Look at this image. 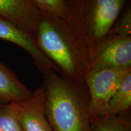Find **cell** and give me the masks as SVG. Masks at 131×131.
<instances>
[{
    "label": "cell",
    "mask_w": 131,
    "mask_h": 131,
    "mask_svg": "<svg viewBox=\"0 0 131 131\" xmlns=\"http://www.w3.org/2000/svg\"><path fill=\"white\" fill-rule=\"evenodd\" d=\"M35 40L63 76L83 80L91 69V52L80 25L78 0H72L71 11L64 17L42 15Z\"/></svg>",
    "instance_id": "6da1fadb"
},
{
    "label": "cell",
    "mask_w": 131,
    "mask_h": 131,
    "mask_svg": "<svg viewBox=\"0 0 131 131\" xmlns=\"http://www.w3.org/2000/svg\"><path fill=\"white\" fill-rule=\"evenodd\" d=\"M42 15L60 18L67 16L72 9V0H34Z\"/></svg>",
    "instance_id": "7c38bea8"
},
{
    "label": "cell",
    "mask_w": 131,
    "mask_h": 131,
    "mask_svg": "<svg viewBox=\"0 0 131 131\" xmlns=\"http://www.w3.org/2000/svg\"><path fill=\"white\" fill-rule=\"evenodd\" d=\"M42 77L45 114L54 131H93L89 93L84 81L70 79L55 71Z\"/></svg>",
    "instance_id": "7a4b0ae2"
},
{
    "label": "cell",
    "mask_w": 131,
    "mask_h": 131,
    "mask_svg": "<svg viewBox=\"0 0 131 131\" xmlns=\"http://www.w3.org/2000/svg\"><path fill=\"white\" fill-rule=\"evenodd\" d=\"M131 106V73L123 81L109 101L106 114L129 112Z\"/></svg>",
    "instance_id": "8fae6325"
},
{
    "label": "cell",
    "mask_w": 131,
    "mask_h": 131,
    "mask_svg": "<svg viewBox=\"0 0 131 131\" xmlns=\"http://www.w3.org/2000/svg\"><path fill=\"white\" fill-rule=\"evenodd\" d=\"M109 32L116 35L131 36L130 7H127L125 10L123 11Z\"/></svg>",
    "instance_id": "5bb4252c"
},
{
    "label": "cell",
    "mask_w": 131,
    "mask_h": 131,
    "mask_svg": "<svg viewBox=\"0 0 131 131\" xmlns=\"http://www.w3.org/2000/svg\"><path fill=\"white\" fill-rule=\"evenodd\" d=\"M0 17L35 38L42 15L34 0H0Z\"/></svg>",
    "instance_id": "8992f818"
},
{
    "label": "cell",
    "mask_w": 131,
    "mask_h": 131,
    "mask_svg": "<svg viewBox=\"0 0 131 131\" xmlns=\"http://www.w3.org/2000/svg\"><path fill=\"white\" fill-rule=\"evenodd\" d=\"M32 95V92L0 63V101L18 103L28 100Z\"/></svg>",
    "instance_id": "9c48e42d"
},
{
    "label": "cell",
    "mask_w": 131,
    "mask_h": 131,
    "mask_svg": "<svg viewBox=\"0 0 131 131\" xmlns=\"http://www.w3.org/2000/svg\"><path fill=\"white\" fill-rule=\"evenodd\" d=\"M130 73L131 68L91 69L86 73L83 81L89 93L91 118L106 114L111 98Z\"/></svg>",
    "instance_id": "277c9868"
},
{
    "label": "cell",
    "mask_w": 131,
    "mask_h": 131,
    "mask_svg": "<svg viewBox=\"0 0 131 131\" xmlns=\"http://www.w3.org/2000/svg\"><path fill=\"white\" fill-rule=\"evenodd\" d=\"M131 68V36L109 32L92 54L91 69Z\"/></svg>",
    "instance_id": "5b68a950"
},
{
    "label": "cell",
    "mask_w": 131,
    "mask_h": 131,
    "mask_svg": "<svg viewBox=\"0 0 131 131\" xmlns=\"http://www.w3.org/2000/svg\"><path fill=\"white\" fill-rule=\"evenodd\" d=\"M126 3L125 0H78L80 23L91 58L99 42L117 22Z\"/></svg>",
    "instance_id": "3957f363"
},
{
    "label": "cell",
    "mask_w": 131,
    "mask_h": 131,
    "mask_svg": "<svg viewBox=\"0 0 131 131\" xmlns=\"http://www.w3.org/2000/svg\"><path fill=\"white\" fill-rule=\"evenodd\" d=\"M45 100L42 84L28 100L17 103L18 117L24 131H54L46 115Z\"/></svg>",
    "instance_id": "ba28073f"
},
{
    "label": "cell",
    "mask_w": 131,
    "mask_h": 131,
    "mask_svg": "<svg viewBox=\"0 0 131 131\" xmlns=\"http://www.w3.org/2000/svg\"><path fill=\"white\" fill-rule=\"evenodd\" d=\"M0 39L9 41L23 49L32 57L34 63L42 75L49 71L61 72L42 53L34 37L0 17Z\"/></svg>",
    "instance_id": "52a82bcc"
},
{
    "label": "cell",
    "mask_w": 131,
    "mask_h": 131,
    "mask_svg": "<svg viewBox=\"0 0 131 131\" xmlns=\"http://www.w3.org/2000/svg\"><path fill=\"white\" fill-rule=\"evenodd\" d=\"M93 131H131L129 112L119 114H106L91 118Z\"/></svg>",
    "instance_id": "30bf717a"
},
{
    "label": "cell",
    "mask_w": 131,
    "mask_h": 131,
    "mask_svg": "<svg viewBox=\"0 0 131 131\" xmlns=\"http://www.w3.org/2000/svg\"><path fill=\"white\" fill-rule=\"evenodd\" d=\"M0 131H24L18 117L17 103H0Z\"/></svg>",
    "instance_id": "4fadbf2b"
}]
</instances>
